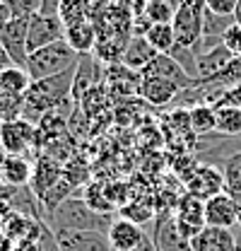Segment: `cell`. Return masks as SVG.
I'll return each mask as SVG.
<instances>
[{
  "label": "cell",
  "instance_id": "obj_39",
  "mask_svg": "<svg viewBox=\"0 0 241 251\" xmlns=\"http://www.w3.org/2000/svg\"><path fill=\"white\" fill-rule=\"evenodd\" d=\"M15 63H12V58H10V53H7V49L2 46V41H0V70L2 68H12Z\"/></svg>",
  "mask_w": 241,
  "mask_h": 251
},
{
  "label": "cell",
  "instance_id": "obj_19",
  "mask_svg": "<svg viewBox=\"0 0 241 251\" xmlns=\"http://www.w3.org/2000/svg\"><path fill=\"white\" fill-rule=\"evenodd\" d=\"M191 251H237V232L224 227H205L191 239Z\"/></svg>",
  "mask_w": 241,
  "mask_h": 251
},
{
  "label": "cell",
  "instance_id": "obj_30",
  "mask_svg": "<svg viewBox=\"0 0 241 251\" xmlns=\"http://www.w3.org/2000/svg\"><path fill=\"white\" fill-rule=\"evenodd\" d=\"M181 0H147L145 15L152 22H171L176 10H179Z\"/></svg>",
  "mask_w": 241,
  "mask_h": 251
},
{
  "label": "cell",
  "instance_id": "obj_41",
  "mask_svg": "<svg viewBox=\"0 0 241 251\" xmlns=\"http://www.w3.org/2000/svg\"><path fill=\"white\" fill-rule=\"evenodd\" d=\"M5 157H7V152H5V148H2V143H0V167H2V162H5Z\"/></svg>",
  "mask_w": 241,
  "mask_h": 251
},
{
  "label": "cell",
  "instance_id": "obj_7",
  "mask_svg": "<svg viewBox=\"0 0 241 251\" xmlns=\"http://www.w3.org/2000/svg\"><path fill=\"white\" fill-rule=\"evenodd\" d=\"M27 31H29V20L24 17H15L7 25L0 27V41L7 49L10 58L15 65L24 68L29 58V49H27Z\"/></svg>",
  "mask_w": 241,
  "mask_h": 251
},
{
  "label": "cell",
  "instance_id": "obj_38",
  "mask_svg": "<svg viewBox=\"0 0 241 251\" xmlns=\"http://www.w3.org/2000/svg\"><path fill=\"white\" fill-rule=\"evenodd\" d=\"M63 0H41V15H58V7Z\"/></svg>",
  "mask_w": 241,
  "mask_h": 251
},
{
  "label": "cell",
  "instance_id": "obj_27",
  "mask_svg": "<svg viewBox=\"0 0 241 251\" xmlns=\"http://www.w3.org/2000/svg\"><path fill=\"white\" fill-rule=\"evenodd\" d=\"M222 174H224V191L234 196L237 201H241V150L232 152L224 159Z\"/></svg>",
  "mask_w": 241,
  "mask_h": 251
},
{
  "label": "cell",
  "instance_id": "obj_13",
  "mask_svg": "<svg viewBox=\"0 0 241 251\" xmlns=\"http://www.w3.org/2000/svg\"><path fill=\"white\" fill-rule=\"evenodd\" d=\"M58 251H114L101 232H53Z\"/></svg>",
  "mask_w": 241,
  "mask_h": 251
},
{
  "label": "cell",
  "instance_id": "obj_37",
  "mask_svg": "<svg viewBox=\"0 0 241 251\" xmlns=\"http://www.w3.org/2000/svg\"><path fill=\"white\" fill-rule=\"evenodd\" d=\"M123 5H125V10H130L133 17H140V15H145L147 0H123Z\"/></svg>",
  "mask_w": 241,
  "mask_h": 251
},
{
  "label": "cell",
  "instance_id": "obj_6",
  "mask_svg": "<svg viewBox=\"0 0 241 251\" xmlns=\"http://www.w3.org/2000/svg\"><path fill=\"white\" fill-rule=\"evenodd\" d=\"M174 215H176V225H179L181 234H183L188 242H191L193 237H198V234L208 227V222H205V201L191 196L188 191L179 198Z\"/></svg>",
  "mask_w": 241,
  "mask_h": 251
},
{
  "label": "cell",
  "instance_id": "obj_3",
  "mask_svg": "<svg viewBox=\"0 0 241 251\" xmlns=\"http://www.w3.org/2000/svg\"><path fill=\"white\" fill-rule=\"evenodd\" d=\"M77 61H80V53H75L68 46V41L63 39V41L44 46L39 51H31L24 70L29 73L31 80H44V77H53V75H60V73L75 68Z\"/></svg>",
  "mask_w": 241,
  "mask_h": 251
},
{
  "label": "cell",
  "instance_id": "obj_12",
  "mask_svg": "<svg viewBox=\"0 0 241 251\" xmlns=\"http://www.w3.org/2000/svg\"><path fill=\"white\" fill-rule=\"evenodd\" d=\"M154 244L159 251H191V242L181 234L174 210H164L154 225Z\"/></svg>",
  "mask_w": 241,
  "mask_h": 251
},
{
  "label": "cell",
  "instance_id": "obj_15",
  "mask_svg": "<svg viewBox=\"0 0 241 251\" xmlns=\"http://www.w3.org/2000/svg\"><path fill=\"white\" fill-rule=\"evenodd\" d=\"M106 237H109V244H111L114 251H135L143 242H145L147 234H145V229H143L138 222L119 218V220L111 222Z\"/></svg>",
  "mask_w": 241,
  "mask_h": 251
},
{
  "label": "cell",
  "instance_id": "obj_20",
  "mask_svg": "<svg viewBox=\"0 0 241 251\" xmlns=\"http://www.w3.org/2000/svg\"><path fill=\"white\" fill-rule=\"evenodd\" d=\"M157 56V51L150 46V41L145 36H130L125 41V49H123V58L120 63L135 73H143V68L147 65Z\"/></svg>",
  "mask_w": 241,
  "mask_h": 251
},
{
  "label": "cell",
  "instance_id": "obj_16",
  "mask_svg": "<svg viewBox=\"0 0 241 251\" xmlns=\"http://www.w3.org/2000/svg\"><path fill=\"white\" fill-rule=\"evenodd\" d=\"M234 56L229 53V49L224 46V44H217V46H212L208 51H203V53H198L195 56V68H198V80H195V85H203V82H208L212 77H217L227 65L232 61ZM193 85V87H195Z\"/></svg>",
  "mask_w": 241,
  "mask_h": 251
},
{
  "label": "cell",
  "instance_id": "obj_24",
  "mask_svg": "<svg viewBox=\"0 0 241 251\" xmlns=\"http://www.w3.org/2000/svg\"><path fill=\"white\" fill-rule=\"evenodd\" d=\"M191 133L195 138H208L217 128V116H215V106L203 101V104H193L191 109Z\"/></svg>",
  "mask_w": 241,
  "mask_h": 251
},
{
  "label": "cell",
  "instance_id": "obj_31",
  "mask_svg": "<svg viewBox=\"0 0 241 251\" xmlns=\"http://www.w3.org/2000/svg\"><path fill=\"white\" fill-rule=\"evenodd\" d=\"M241 82V56H234L229 65L217 75V77H212L208 82H203V85H222V87H229V85H239Z\"/></svg>",
  "mask_w": 241,
  "mask_h": 251
},
{
  "label": "cell",
  "instance_id": "obj_43",
  "mask_svg": "<svg viewBox=\"0 0 241 251\" xmlns=\"http://www.w3.org/2000/svg\"><path fill=\"white\" fill-rule=\"evenodd\" d=\"M239 203V229H241V201H237Z\"/></svg>",
  "mask_w": 241,
  "mask_h": 251
},
{
  "label": "cell",
  "instance_id": "obj_9",
  "mask_svg": "<svg viewBox=\"0 0 241 251\" xmlns=\"http://www.w3.org/2000/svg\"><path fill=\"white\" fill-rule=\"evenodd\" d=\"M186 191L200 201H210L212 196L224 193V174L215 164H198L193 176L186 181Z\"/></svg>",
  "mask_w": 241,
  "mask_h": 251
},
{
  "label": "cell",
  "instance_id": "obj_28",
  "mask_svg": "<svg viewBox=\"0 0 241 251\" xmlns=\"http://www.w3.org/2000/svg\"><path fill=\"white\" fill-rule=\"evenodd\" d=\"M87 15H90V0H63L58 7V17L65 25V29L72 25L87 22L90 20Z\"/></svg>",
  "mask_w": 241,
  "mask_h": 251
},
{
  "label": "cell",
  "instance_id": "obj_36",
  "mask_svg": "<svg viewBox=\"0 0 241 251\" xmlns=\"http://www.w3.org/2000/svg\"><path fill=\"white\" fill-rule=\"evenodd\" d=\"M205 7L215 12V15H227V17H234V10H237V2L239 0H203Z\"/></svg>",
  "mask_w": 241,
  "mask_h": 251
},
{
  "label": "cell",
  "instance_id": "obj_5",
  "mask_svg": "<svg viewBox=\"0 0 241 251\" xmlns=\"http://www.w3.org/2000/svg\"><path fill=\"white\" fill-rule=\"evenodd\" d=\"M65 39V25L60 22L58 15H41L36 12L34 17H29V31H27V49L39 51L44 46H51L56 41Z\"/></svg>",
  "mask_w": 241,
  "mask_h": 251
},
{
  "label": "cell",
  "instance_id": "obj_11",
  "mask_svg": "<svg viewBox=\"0 0 241 251\" xmlns=\"http://www.w3.org/2000/svg\"><path fill=\"white\" fill-rule=\"evenodd\" d=\"M63 179V162L53 159L51 155L41 152L36 155L34 159V172H31V181H29V188L34 191V196L41 201L51 188L58 184Z\"/></svg>",
  "mask_w": 241,
  "mask_h": 251
},
{
  "label": "cell",
  "instance_id": "obj_42",
  "mask_svg": "<svg viewBox=\"0 0 241 251\" xmlns=\"http://www.w3.org/2000/svg\"><path fill=\"white\" fill-rule=\"evenodd\" d=\"M237 251H241V229L237 232Z\"/></svg>",
  "mask_w": 241,
  "mask_h": 251
},
{
  "label": "cell",
  "instance_id": "obj_17",
  "mask_svg": "<svg viewBox=\"0 0 241 251\" xmlns=\"http://www.w3.org/2000/svg\"><path fill=\"white\" fill-rule=\"evenodd\" d=\"M181 92H183V90H181V85H176V82L164 80V77H147V75H143L140 90H138V94H140L147 104H152V106H167V104H171L174 97H179Z\"/></svg>",
  "mask_w": 241,
  "mask_h": 251
},
{
  "label": "cell",
  "instance_id": "obj_32",
  "mask_svg": "<svg viewBox=\"0 0 241 251\" xmlns=\"http://www.w3.org/2000/svg\"><path fill=\"white\" fill-rule=\"evenodd\" d=\"M120 213H123V218L125 220L143 225V222H147V220L154 218V213H157V210L152 208L150 203L140 201V203H128V205H123V208H120Z\"/></svg>",
  "mask_w": 241,
  "mask_h": 251
},
{
  "label": "cell",
  "instance_id": "obj_44",
  "mask_svg": "<svg viewBox=\"0 0 241 251\" xmlns=\"http://www.w3.org/2000/svg\"><path fill=\"white\" fill-rule=\"evenodd\" d=\"M181 2H183V0H181Z\"/></svg>",
  "mask_w": 241,
  "mask_h": 251
},
{
  "label": "cell",
  "instance_id": "obj_34",
  "mask_svg": "<svg viewBox=\"0 0 241 251\" xmlns=\"http://www.w3.org/2000/svg\"><path fill=\"white\" fill-rule=\"evenodd\" d=\"M0 2L10 7L12 17H24V20L34 17L41 10V0H0Z\"/></svg>",
  "mask_w": 241,
  "mask_h": 251
},
{
  "label": "cell",
  "instance_id": "obj_14",
  "mask_svg": "<svg viewBox=\"0 0 241 251\" xmlns=\"http://www.w3.org/2000/svg\"><path fill=\"white\" fill-rule=\"evenodd\" d=\"M140 75H147V77H164V80H171L181 85V90H188L195 85L193 77H188V73L179 65V61L171 56V53H157L145 68Z\"/></svg>",
  "mask_w": 241,
  "mask_h": 251
},
{
  "label": "cell",
  "instance_id": "obj_35",
  "mask_svg": "<svg viewBox=\"0 0 241 251\" xmlns=\"http://www.w3.org/2000/svg\"><path fill=\"white\" fill-rule=\"evenodd\" d=\"M222 44L229 49V53H232V56H241V25L239 22H234L229 29L224 31Z\"/></svg>",
  "mask_w": 241,
  "mask_h": 251
},
{
  "label": "cell",
  "instance_id": "obj_4",
  "mask_svg": "<svg viewBox=\"0 0 241 251\" xmlns=\"http://www.w3.org/2000/svg\"><path fill=\"white\" fill-rule=\"evenodd\" d=\"M203 10L205 2L203 0H183L171 20L174 36H176V46L183 49H195L203 39Z\"/></svg>",
  "mask_w": 241,
  "mask_h": 251
},
{
  "label": "cell",
  "instance_id": "obj_29",
  "mask_svg": "<svg viewBox=\"0 0 241 251\" xmlns=\"http://www.w3.org/2000/svg\"><path fill=\"white\" fill-rule=\"evenodd\" d=\"M234 25V17L227 15H215L208 7L203 10V36H212V39H222L224 31Z\"/></svg>",
  "mask_w": 241,
  "mask_h": 251
},
{
  "label": "cell",
  "instance_id": "obj_8",
  "mask_svg": "<svg viewBox=\"0 0 241 251\" xmlns=\"http://www.w3.org/2000/svg\"><path fill=\"white\" fill-rule=\"evenodd\" d=\"M34 130L36 126L17 119L10 124H0V143L7 155H29L34 150Z\"/></svg>",
  "mask_w": 241,
  "mask_h": 251
},
{
  "label": "cell",
  "instance_id": "obj_40",
  "mask_svg": "<svg viewBox=\"0 0 241 251\" xmlns=\"http://www.w3.org/2000/svg\"><path fill=\"white\" fill-rule=\"evenodd\" d=\"M234 22H239L241 25V0L237 2V10H234Z\"/></svg>",
  "mask_w": 241,
  "mask_h": 251
},
{
  "label": "cell",
  "instance_id": "obj_18",
  "mask_svg": "<svg viewBox=\"0 0 241 251\" xmlns=\"http://www.w3.org/2000/svg\"><path fill=\"white\" fill-rule=\"evenodd\" d=\"M31 172H34V162L24 155H7L2 167H0V188H22L29 186Z\"/></svg>",
  "mask_w": 241,
  "mask_h": 251
},
{
  "label": "cell",
  "instance_id": "obj_10",
  "mask_svg": "<svg viewBox=\"0 0 241 251\" xmlns=\"http://www.w3.org/2000/svg\"><path fill=\"white\" fill-rule=\"evenodd\" d=\"M205 222L208 227H224V229H234L239 225V203L234 196L217 193L210 201H205Z\"/></svg>",
  "mask_w": 241,
  "mask_h": 251
},
{
  "label": "cell",
  "instance_id": "obj_1",
  "mask_svg": "<svg viewBox=\"0 0 241 251\" xmlns=\"http://www.w3.org/2000/svg\"><path fill=\"white\" fill-rule=\"evenodd\" d=\"M72 80H75V68L44 77V80H31L29 90L24 94V114L22 119L29 124H39V119L48 111H63L70 114V99H72Z\"/></svg>",
  "mask_w": 241,
  "mask_h": 251
},
{
  "label": "cell",
  "instance_id": "obj_23",
  "mask_svg": "<svg viewBox=\"0 0 241 251\" xmlns=\"http://www.w3.org/2000/svg\"><path fill=\"white\" fill-rule=\"evenodd\" d=\"M94 82H96V61L90 53L80 56V61L75 65V80H72V101L77 104L94 87Z\"/></svg>",
  "mask_w": 241,
  "mask_h": 251
},
{
  "label": "cell",
  "instance_id": "obj_26",
  "mask_svg": "<svg viewBox=\"0 0 241 251\" xmlns=\"http://www.w3.org/2000/svg\"><path fill=\"white\" fill-rule=\"evenodd\" d=\"M145 39L150 41V46L157 53H171V49L176 46V36H174V27L171 22H154Z\"/></svg>",
  "mask_w": 241,
  "mask_h": 251
},
{
  "label": "cell",
  "instance_id": "obj_25",
  "mask_svg": "<svg viewBox=\"0 0 241 251\" xmlns=\"http://www.w3.org/2000/svg\"><path fill=\"white\" fill-rule=\"evenodd\" d=\"M217 128L215 133L222 138H237L241 135V109L237 106H215Z\"/></svg>",
  "mask_w": 241,
  "mask_h": 251
},
{
  "label": "cell",
  "instance_id": "obj_33",
  "mask_svg": "<svg viewBox=\"0 0 241 251\" xmlns=\"http://www.w3.org/2000/svg\"><path fill=\"white\" fill-rule=\"evenodd\" d=\"M63 179L68 184H72L75 188H80L87 181V164L80 162V159H68L63 164Z\"/></svg>",
  "mask_w": 241,
  "mask_h": 251
},
{
  "label": "cell",
  "instance_id": "obj_2",
  "mask_svg": "<svg viewBox=\"0 0 241 251\" xmlns=\"http://www.w3.org/2000/svg\"><path fill=\"white\" fill-rule=\"evenodd\" d=\"M111 222H114L111 215L96 213L94 208L87 205L85 198L72 196L65 203H60L46 225L51 232H101L106 234Z\"/></svg>",
  "mask_w": 241,
  "mask_h": 251
},
{
  "label": "cell",
  "instance_id": "obj_21",
  "mask_svg": "<svg viewBox=\"0 0 241 251\" xmlns=\"http://www.w3.org/2000/svg\"><path fill=\"white\" fill-rule=\"evenodd\" d=\"M31 85L29 73L20 65L2 68L0 70V99H12V97H24Z\"/></svg>",
  "mask_w": 241,
  "mask_h": 251
},
{
  "label": "cell",
  "instance_id": "obj_22",
  "mask_svg": "<svg viewBox=\"0 0 241 251\" xmlns=\"http://www.w3.org/2000/svg\"><path fill=\"white\" fill-rule=\"evenodd\" d=\"M96 39H99V36H96V29H94V25H92L90 20H87V22H80V25H72V27L65 29L68 46H70L75 53H80V56H87L90 51H94Z\"/></svg>",
  "mask_w": 241,
  "mask_h": 251
}]
</instances>
